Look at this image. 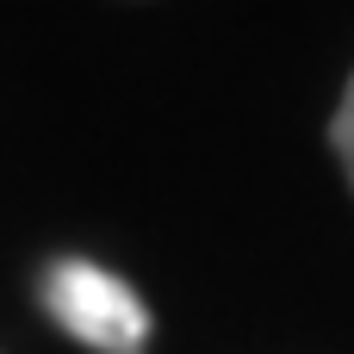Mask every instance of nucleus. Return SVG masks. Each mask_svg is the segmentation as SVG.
Instances as JSON below:
<instances>
[{"label": "nucleus", "instance_id": "1", "mask_svg": "<svg viewBox=\"0 0 354 354\" xmlns=\"http://www.w3.org/2000/svg\"><path fill=\"white\" fill-rule=\"evenodd\" d=\"M37 305L93 354H143L149 348V305L93 261H50L37 280Z\"/></svg>", "mask_w": 354, "mask_h": 354}, {"label": "nucleus", "instance_id": "2", "mask_svg": "<svg viewBox=\"0 0 354 354\" xmlns=\"http://www.w3.org/2000/svg\"><path fill=\"white\" fill-rule=\"evenodd\" d=\"M330 149H336V162H342V174H348V187H354V75H348V87H342L336 118H330Z\"/></svg>", "mask_w": 354, "mask_h": 354}]
</instances>
